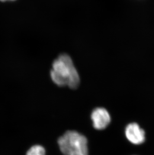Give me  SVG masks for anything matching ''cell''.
Wrapping results in <instances>:
<instances>
[{"mask_svg":"<svg viewBox=\"0 0 154 155\" xmlns=\"http://www.w3.org/2000/svg\"><path fill=\"white\" fill-rule=\"evenodd\" d=\"M51 79L58 86H68L76 89L80 85V78L70 56L62 53L54 60L50 72Z\"/></svg>","mask_w":154,"mask_h":155,"instance_id":"cell-1","label":"cell"},{"mask_svg":"<svg viewBox=\"0 0 154 155\" xmlns=\"http://www.w3.org/2000/svg\"><path fill=\"white\" fill-rule=\"evenodd\" d=\"M59 146L64 155H89L87 138L74 130H69L58 140Z\"/></svg>","mask_w":154,"mask_h":155,"instance_id":"cell-2","label":"cell"},{"mask_svg":"<svg viewBox=\"0 0 154 155\" xmlns=\"http://www.w3.org/2000/svg\"><path fill=\"white\" fill-rule=\"evenodd\" d=\"M127 139L134 145H141L146 140L145 131L136 123H130L125 129Z\"/></svg>","mask_w":154,"mask_h":155,"instance_id":"cell-3","label":"cell"},{"mask_svg":"<svg viewBox=\"0 0 154 155\" xmlns=\"http://www.w3.org/2000/svg\"><path fill=\"white\" fill-rule=\"evenodd\" d=\"M91 120L95 129L103 130L109 126L111 119L109 112L105 108L98 107L92 111Z\"/></svg>","mask_w":154,"mask_h":155,"instance_id":"cell-4","label":"cell"},{"mask_svg":"<svg viewBox=\"0 0 154 155\" xmlns=\"http://www.w3.org/2000/svg\"><path fill=\"white\" fill-rule=\"evenodd\" d=\"M26 155H46L45 149L41 145H34L30 148Z\"/></svg>","mask_w":154,"mask_h":155,"instance_id":"cell-5","label":"cell"},{"mask_svg":"<svg viewBox=\"0 0 154 155\" xmlns=\"http://www.w3.org/2000/svg\"><path fill=\"white\" fill-rule=\"evenodd\" d=\"M16 0H0V1L6 2V1H14Z\"/></svg>","mask_w":154,"mask_h":155,"instance_id":"cell-6","label":"cell"}]
</instances>
